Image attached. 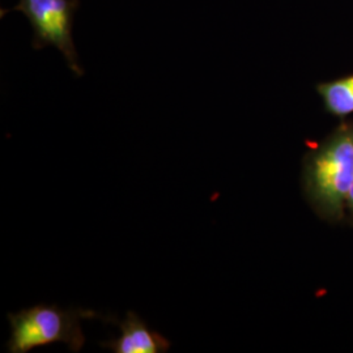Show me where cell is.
Here are the masks:
<instances>
[{"mask_svg": "<svg viewBox=\"0 0 353 353\" xmlns=\"http://www.w3.org/2000/svg\"><path fill=\"white\" fill-rule=\"evenodd\" d=\"M353 185V122L338 127L303 161L307 202L321 217L339 221Z\"/></svg>", "mask_w": 353, "mask_h": 353, "instance_id": "obj_1", "label": "cell"}, {"mask_svg": "<svg viewBox=\"0 0 353 353\" xmlns=\"http://www.w3.org/2000/svg\"><path fill=\"white\" fill-rule=\"evenodd\" d=\"M11 338L6 348L10 353H28L34 348L64 343L71 352H80L85 344L81 330L83 319L99 318L115 323V316H101L83 307L62 309L58 305L38 303L17 313H10Z\"/></svg>", "mask_w": 353, "mask_h": 353, "instance_id": "obj_2", "label": "cell"}, {"mask_svg": "<svg viewBox=\"0 0 353 353\" xmlns=\"http://www.w3.org/2000/svg\"><path fill=\"white\" fill-rule=\"evenodd\" d=\"M77 6L76 0H19L14 10L24 13L33 26L34 48H57L70 70L83 76L72 39V17Z\"/></svg>", "mask_w": 353, "mask_h": 353, "instance_id": "obj_3", "label": "cell"}, {"mask_svg": "<svg viewBox=\"0 0 353 353\" xmlns=\"http://www.w3.org/2000/svg\"><path fill=\"white\" fill-rule=\"evenodd\" d=\"M121 335L109 341H101L102 348L114 353H165L172 347V343L151 330L145 321L135 312H127L126 318L121 322L117 321Z\"/></svg>", "mask_w": 353, "mask_h": 353, "instance_id": "obj_4", "label": "cell"}, {"mask_svg": "<svg viewBox=\"0 0 353 353\" xmlns=\"http://www.w3.org/2000/svg\"><path fill=\"white\" fill-rule=\"evenodd\" d=\"M318 92L330 113L338 117L353 113V76L321 84Z\"/></svg>", "mask_w": 353, "mask_h": 353, "instance_id": "obj_5", "label": "cell"}, {"mask_svg": "<svg viewBox=\"0 0 353 353\" xmlns=\"http://www.w3.org/2000/svg\"><path fill=\"white\" fill-rule=\"evenodd\" d=\"M347 207L350 208V211H351V214H352L353 217V185L352 189L350 191V195H348V199H347Z\"/></svg>", "mask_w": 353, "mask_h": 353, "instance_id": "obj_6", "label": "cell"}]
</instances>
